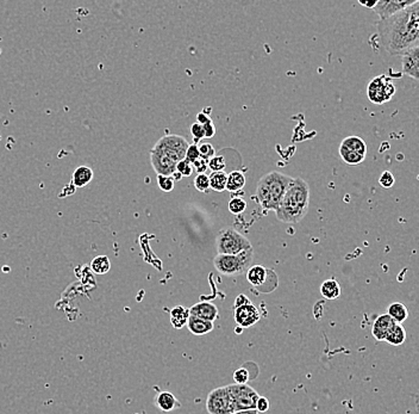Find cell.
Returning a JSON list of instances; mask_svg holds the SVG:
<instances>
[{"label": "cell", "instance_id": "cell-18", "mask_svg": "<svg viewBox=\"0 0 419 414\" xmlns=\"http://www.w3.org/2000/svg\"><path fill=\"white\" fill-rule=\"evenodd\" d=\"M268 273L269 271L262 265H254L247 271V280L252 287L259 288L266 283Z\"/></svg>", "mask_w": 419, "mask_h": 414}, {"label": "cell", "instance_id": "cell-35", "mask_svg": "<svg viewBox=\"0 0 419 414\" xmlns=\"http://www.w3.org/2000/svg\"><path fill=\"white\" fill-rule=\"evenodd\" d=\"M249 371L245 368H240L234 373L235 384H247L249 381Z\"/></svg>", "mask_w": 419, "mask_h": 414}, {"label": "cell", "instance_id": "cell-36", "mask_svg": "<svg viewBox=\"0 0 419 414\" xmlns=\"http://www.w3.org/2000/svg\"><path fill=\"white\" fill-rule=\"evenodd\" d=\"M199 158H201V154H199V150H198V145H189L187 152H186V160L193 164Z\"/></svg>", "mask_w": 419, "mask_h": 414}, {"label": "cell", "instance_id": "cell-24", "mask_svg": "<svg viewBox=\"0 0 419 414\" xmlns=\"http://www.w3.org/2000/svg\"><path fill=\"white\" fill-rule=\"evenodd\" d=\"M406 340V331L401 325L396 324L393 329H391L390 333L386 336V343L393 345V347H401Z\"/></svg>", "mask_w": 419, "mask_h": 414}, {"label": "cell", "instance_id": "cell-3", "mask_svg": "<svg viewBox=\"0 0 419 414\" xmlns=\"http://www.w3.org/2000/svg\"><path fill=\"white\" fill-rule=\"evenodd\" d=\"M294 178L281 172H269L264 175L256 187V202L264 212H276L287 187Z\"/></svg>", "mask_w": 419, "mask_h": 414}, {"label": "cell", "instance_id": "cell-21", "mask_svg": "<svg viewBox=\"0 0 419 414\" xmlns=\"http://www.w3.org/2000/svg\"><path fill=\"white\" fill-rule=\"evenodd\" d=\"M189 310L185 307L177 306L171 310V324L174 329L185 327L189 321Z\"/></svg>", "mask_w": 419, "mask_h": 414}, {"label": "cell", "instance_id": "cell-41", "mask_svg": "<svg viewBox=\"0 0 419 414\" xmlns=\"http://www.w3.org/2000/svg\"><path fill=\"white\" fill-rule=\"evenodd\" d=\"M197 120V124H205L210 120V117L208 115H205L204 112H201V114H198Z\"/></svg>", "mask_w": 419, "mask_h": 414}, {"label": "cell", "instance_id": "cell-10", "mask_svg": "<svg viewBox=\"0 0 419 414\" xmlns=\"http://www.w3.org/2000/svg\"><path fill=\"white\" fill-rule=\"evenodd\" d=\"M206 410L210 414H234V400L227 387H219L210 392L206 399Z\"/></svg>", "mask_w": 419, "mask_h": 414}, {"label": "cell", "instance_id": "cell-42", "mask_svg": "<svg viewBox=\"0 0 419 414\" xmlns=\"http://www.w3.org/2000/svg\"><path fill=\"white\" fill-rule=\"evenodd\" d=\"M360 4L364 5V6H366V8L371 9V10H373V9H374L375 5H376V1H371V3H366V1H362V0H361Z\"/></svg>", "mask_w": 419, "mask_h": 414}, {"label": "cell", "instance_id": "cell-43", "mask_svg": "<svg viewBox=\"0 0 419 414\" xmlns=\"http://www.w3.org/2000/svg\"><path fill=\"white\" fill-rule=\"evenodd\" d=\"M234 414H259V412L256 410H238Z\"/></svg>", "mask_w": 419, "mask_h": 414}, {"label": "cell", "instance_id": "cell-13", "mask_svg": "<svg viewBox=\"0 0 419 414\" xmlns=\"http://www.w3.org/2000/svg\"><path fill=\"white\" fill-rule=\"evenodd\" d=\"M401 70L405 75L419 80V45L401 54Z\"/></svg>", "mask_w": 419, "mask_h": 414}, {"label": "cell", "instance_id": "cell-12", "mask_svg": "<svg viewBox=\"0 0 419 414\" xmlns=\"http://www.w3.org/2000/svg\"><path fill=\"white\" fill-rule=\"evenodd\" d=\"M415 1V0H390V1L379 0L373 11L380 17V19H386L396 15L398 12L403 11L405 8L411 6Z\"/></svg>", "mask_w": 419, "mask_h": 414}, {"label": "cell", "instance_id": "cell-40", "mask_svg": "<svg viewBox=\"0 0 419 414\" xmlns=\"http://www.w3.org/2000/svg\"><path fill=\"white\" fill-rule=\"evenodd\" d=\"M203 128H204L205 131V138H213L216 134V127L213 122H212L211 119L206 122L205 124H201Z\"/></svg>", "mask_w": 419, "mask_h": 414}, {"label": "cell", "instance_id": "cell-9", "mask_svg": "<svg viewBox=\"0 0 419 414\" xmlns=\"http://www.w3.org/2000/svg\"><path fill=\"white\" fill-rule=\"evenodd\" d=\"M234 317L241 329H249L260 320V312L245 295H240L235 301Z\"/></svg>", "mask_w": 419, "mask_h": 414}, {"label": "cell", "instance_id": "cell-22", "mask_svg": "<svg viewBox=\"0 0 419 414\" xmlns=\"http://www.w3.org/2000/svg\"><path fill=\"white\" fill-rule=\"evenodd\" d=\"M387 315L396 322L401 325L408 317V310L404 303H391L387 308Z\"/></svg>", "mask_w": 419, "mask_h": 414}, {"label": "cell", "instance_id": "cell-1", "mask_svg": "<svg viewBox=\"0 0 419 414\" xmlns=\"http://www.w3.org/2000/svg\"><path fill=\"white\" fill-rule=\"evenodd\" d=\"M379 41L391 55L401 56L419 45V0L389 18L380 19Z\"/></svg>", "mask_w": 419, "mask_h": 414}, {"label": "cell", "instance_id": "cell-25", "mask_svg": "<svg viewBox=\"0 0 419 414\" xmlns=\"http://www.w3.org/2000/svg\"><path fill=\"white\" fill-rule=\"evenodd\" d=\"M208 180H210V187L212 190L217 191V192L227 190V172H212L211 175H208Z\"/></svg>", "mask_w": 419, "mask_h": 414}, {"label": "cell", "instance_id": "cell-8", "mask_svg": "<svg viewBox=\"0 0 419 414\" xmlns=\"http://www.w3.org/2000/svg\"><path fill=\"white\" fill-rule=\"evenodd\" d=\"M396 94L393 82L386 75H379L368 84V99L374 104H385Z\"/></svg>", "mask_w": 419, "mask_h": 414}, {"label": "cell", "instance_id": "cell-15", "mask_svg": "<svg viewBox=\"0 0 419 414\" xmlns=\"http://www.w3.org/2000/svg\"><path fill=\"white\" fill-rule=\"evenodd\" d=\"M189 315L199 317L201 320L213 321L218 317V308L211 303H196L189 308Z\"/></svg>", "mask_w": 419, "mask_h": 414}, {"label": "cell", "instance_id": "cell-6", "mask_svg": "<svg viewBox=\"0 0 419 414\" xmlns=\"http://www.w3.org/2000/svg\"><path fill=\"white\" fill-rule=\"evenodd\" d=\"M189 143L185 138L179 135H166L156 142L155 147L152 150L160 153L164 154L166 157L171 158L175 163L185 160L186 152Z\"/></svg>", "mask_w": 419, "mask_h": 414}, {"label": "cell", "instance_id": "cell-14", "mask_svg": "<svg viewBox=\"0 0 419 414\" xmlns=\"http://www.w3.org/2000/svg\"><path fill=\"white\" fill-rule=\"evenodd\" d=\"M150 161H152V166L155 170L157 175H168L172 177V175L177 172V164L174 160H172L171 158L166 157L164 154L156 152V151H150Z\"/></svg>", "mask_w": 419, "mask_h": 414}, {"label": "cell", "instance_id": "cell-37", "mask_svg": "<svg viewBox=\"0 0 419 414\" xmlns=\"http://www.w3.org/2000/svg\"><path fill=\"white\" fill-rule=\"evenodd\" d=\"M255 410L257 412H260V413H264V412H267L269 410V400L267 398H264V396H260L257 401H256V407Z\"/></svg>", "mask_w": 419, "mask_h": 414}, {"label": "cell", "instance_id": "cell-27", "mask_svg": "<svg viewBox=\"0 0 419 414\" xmlns=\"http://www.w3.org/2000/svg\"><path fill=\"white\" fill-rule=\"evenodd\" d=\"M91 270L96 275H105L111 269V263L106 256H98L91 261Z\"/></svg>", "mask_w": 419, "mask_h": 414}, {"label": "cell", "instance_id": "cell-20", "mask_svg": "<svg viewBox=\"0 0 419 414\" xmlns=\"http://www.w3.org/2000/svg\"><path fill=\"white\" fill-rule=\"evenodd\" d=\"M155 403L156 406L159 407L160 410H164V412H172L177 407L180 406L177 398L169 392H160L156 396Z\"/></svg>", "mask_w": 419, "mask_h": 414}, {"label": "cell", "instance_id": "cell-32", "mask_svg": "<svg viewBox=\"0 0 419 414\" xmlns=\"http://www.w3.org/2000/svg\"><path fill=\"white\" fill-rule=\"evenodd\" d=\"M198 150H199L201 158H203L205 160H210L211 158L216 156V151L213 148V146L211 143H208V142L201 143V145L198 146Z\"/></svg>", "mask_w": 419, "mask_h": 414}, {"label": "cell", "instance_id": "cell-16", "mask_svg": "<svg viewBox=\"0 0 419 414\" xmlns=\"http://www.w3.org/2000/svg\"><path fill=\"white\" fill-rule=\"evenodd\" d=\"M394 325L396 322L387 314L380 315L376 317V320L373 324L371 334L378 342H385L386 336L390 333L391 329H393Z\"/></svg>", "mask_w": 419, "mask_h": 414}, {"label": "cell", "instance_id": "cell-34", "mask_svg": "<svg viewBox=\"0 0 419 414\" xmlns=\"http://www.w3.org/2000/svg\"><path fill=\"white\" fill-rule=\"evenodd\" d=\"M177 172L181 175V177H189L193 173L192 164L189 161L182 160L177 164Z\"/></svg>", "mask_w": 419, "mask_h": 414}, {"label": "cell", "instance_id": "cell-4", "mask_svg": "<svg viewBox=\"0 0 419 414\" xmlns=\"http://www.w3.org/2000/svg\"><path fill=\"white\" fill-rule=\"evenodd\" d=\"M254 251H245L242 254L227 256V254H217L213 259L216 270L223 276H238L242 273H247L252 266Z\"/></svg>", "mask_w": 419, "mask_h": 414}, {"label": "cell", "instance_id": "cell-2", "mask_svg": "<svg viewBox=\"0 0 419 414\" xmlns=\"http://www.w3.org/2000/svg\"><path fill=\"white\" fill-rule=\"evenodd\" d=\"M310 187L308 182L301 178H294L282 197L275 215L284 224H298L308 212Z\"/></svg>", "mask_w": 419, "mask_h": 414}, {"label": "cell", "instance_id": "cell-28", "mask_svg": "<svg viewBox=\"0 0 419 414\" xmlns=\"http://www.w3.org/2000/svg\"><path fill=\"white\" fill-rule=\"evenodd\" d=\"M245 209H247V202L243 198L235 197L229 202V210L235 215L243 213Z\"/></svg>", "mask_w": 419, "mask_h": 414}, {"label": "cell", "instance_id": "cell-29", "mask_svg": "<svg viewBox=\"0 0 419 414\" xmlns=\"http://www.w3.org/2000/svg\"><path fill=\"white\" fill-rule=\"evenodd\" d=\"M157 185L164 192H171L174 189L175 182L168 175H157Z\"/></svg>", "mask_w": 419, "mask_h": 414}, {"label": "cell", "instance_id": "cell-19", "mask_svg": "<svg viewBox=\"0 0 419 414\" xmlns=\"http://www.w3.org/2000/svg\"><path fill=\"white\" fill-rule=\"evenodd\" d=\"M93 180L92 168H87V166H80L73 172L72 175V183L74 184V187H84L89 185Z\"/></svg>", "mask_w": 419, "mask_h": 414}, {"label": "cell", "instance_id": "cell-44", "mask_svg": "<svg viewBox=\"0 0 419 414\" xmlns=\"http://www.w3.org/2000/svg\"><path fill=\"white\" fill-rule=\"evenodd\" d=\"M1 53L3 52H1V48H0V55H1Z\"/></svg>", "mask_w": 419, "mask_h": 414}, {"label": "cell", "instance_id": "cell-38", "mask_svg": "<svg viewBox=\"0 0 419 414\" xmlns=\"http://www.w3.org/2000/svg\"><path fill=\"white\" fill-rule=\"evenodd\" d=\"M191 133H192L193 136H194V138H196V141L205 138L204 128H203L201 124H192V127H191Z\"/></svg>", "mask_w": 419, "mask_h": 414}, {"label": "cell", "instance_id": "cell-5", "mask_svg": "<svg viewBox=\"0 0 419 414\" xmlns=\"http://www.w3.org/2000/svg\"><path fill=\"white\" fill-rule=\"evenodd\" d=\"M216 249H217L218 254L234 256V254H242L245 251L250 250L252 247L250 241L240 231H236L234 228H224L217 235Z\"/></svg>", "mask_w": 419, "mask_h": 414}, {"label": "cell", "instance_id": "cell-11", "mask_svg": "<svg viewBox=\"0 0 419 414\" xmlns=\"http://www.w3.org/2000/svg\"><path fill=\"white\" fill-rule=\"evenodd\" d=\"M231 398L234 400L238 410H255L256 401L260 398L255 389L247 384H231L227 386Z\"/></svg>", "mask_w": 419, "mask_h": 414}, {"label": "cell", "instance_id": "cell-30", "mask_svg": "<svg viewBox=\"0 0 419 414\" xmlns=\"http://www.w3.org/2000/svg\"><path fill=\"white\" fill-rule=\"evenodd\" d=\"M194 187L198 191L205 192L210 189V180H208V175L206 173H198L197 177L194 178Z\"/></svg>", "mask_w": 419, "mask_h": 414}, {"label": "cell", "instance_id": "cell-23", "mask_svg": "<svg viewBox=\"0 0 419 414\" xmlns=\"http://www.w3.org/2000/svg\"><path fill=\"white\" fill-rule=\"evenodd\" d=\"M320 294L324 299L336 300L341 295V285L337 280H328L320 285Z\"/></svg>", "mask_w": 419, "mask_h": 414}, {"label": "cell", "instance_id": "cell-39", "mask_svg": "<svg viewBox=\"0 0 419 414\" xmlns=\"http://www.w3.org/2000/svg\"><path fill=\"white\" fill-rule=\"evenodd\" d=\"M192 168L194 170H197V172H199V173H205V172L208 171V160H205L203 158H199V159H197V160L193 163Z\"/></svg>", "mask_w": 419, "mask_h": 414}, {"label": "cell", "instance_id": "cell-26", "mask_svg": "<svg viewBox=\"0 0 419 414\" xmlns=\"http://www.w3.org/2000/svg\"><path fill=\"white\" fill-rule=\"evenodd\" d=\"M245 175L241 171H233L230 175H228L227 190L230 192H236L245 187Z\"/></svg>", "mask_w": 419, "mask_h": 414}, {"label": "cell", "instance_id": "cell-17", "mask_svg": "<svg viewBox=\"0 0 419 414\" xmlns=\"http://www.w3.org/2000/svg\"><path fill=\"white\" fill-rule=\"evenodd\" d=\"M186 326H187L189 332L194 334V336H204V334L211 332L212 329H213V322L201 320L199 317H192V315H189Z\"/></svg>", "mask_w": 419, "mask_h": 414}, {"label": "cell", "instance_id": "cell-7", "mask_svg": "<svg viewBox=\"0 0 419 414\" xmlns=\"http://www.w3.org/2000/svg\"><path fill=\"white\" fill-rule=\"evenodd\" d=\"M340 156L345 164L360 165L367 156V143L359 136H348L340 146Z\"/></svg>", "mask_w": 419, "mask_h": 414}, {"label": "cell", "instance_id": "cell-31", "mask_svg": "<svg viewBox=\"0 0 419 414\" xmlns=\"http://www.w3.org/2000/svg\"><path fill=\"white\" fill-rule=\"evenodd\" d=\"M225 166H227V163H225V159L223 156H215L208 160V168L212 172L224 171Z\"/></svg>", "mask_w": 419, "mask_h": 414}, {"label": "cell", "instance_id": "cell-33", "mask_svg": "<svg viewBox=\"0 0 419 414\" xmlns=\"http://www.w3.org/2000/svg\"><path fill=\"white\" fill-rule=\"evenodd\" d=\"M394 183H396L394 175H392L390 171L384 172V173L380 175V178H379V184H380L382 187H385V189H391V187H393Z\"/></svg>", "mask_w": 419, "mask_h": 414}]
</instances>
